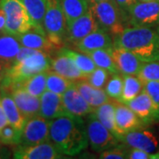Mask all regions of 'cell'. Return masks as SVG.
Here are the masks:
<instances>
[{
	"label": "cell",
	"mask_w": 159,
	"mask_h": 159,
	"mask_svg": "<svg viewBox=\"0 0 159 159\" xmlns=\"http://www.w3.org/2000/svg\"><path fill=\"white\" fill-rule=\"evenodd\" d=\"M50 142L61 155L75 156L80 153L89 143L81 118L65 115L50 120Z\"/></svg>",
	"instance_id": "6da1fadb"
},
{
	"label": "cell",
	"mask_w": 159,
	"mask_h": 159,
	"mask_svg": "<svg viewBox=\"0 0 159 159\" xmlns=\"http://www.w3.org/2000/svg\"><path fill=\"white\" fill-rule=\"evenodd\" d=\"M51 54L21 46L15 62L7 69L0 81L1 94L10 95L11 91L34 74L51 70Z\"/></svg>",
	"instance_id": "7a4b0ae2"
},
{
	"label": "cell",
	"mask_w": 159,
	"mask_h": 159,
	"mask_svg": "<svg viewBox=\"0 0 159 159\" xmlns=\"http://www.w3.org/2000/svg\"><path fill=\"white\" fill-rule=\"evenodd\" d=\"M113 46L131 51L142 62L159 61V30L148 27L125 28L114 37Z\"/></svg>",
	"instance_id": "3957f363"
},
{
	"label": "cell",
	"mask_w": 159,
	"mask_h": 159,
	"mask_svg": "<svg viewBox=\"0 0 159 159\" xmlns=\"http://www.w3.org/2000/svg\"><path fill=\"white\" fill-rule=\"evenodd\" d=\"M89 9L97 20L100 29L116 37L126 28L127 13L123 11L115 0L97 2L89 0Z\"/></svg>",
	"instance_id": "277c9868"
},
{
	"label": "cell",
	"mask_w": 159,
	"mask_h": 159,
	"mask_svg": "<svg viewBox=\"0 0 159 159\" xmlns=\"http://www.w3.org/2000/svg\"><path fill=\"white\" fill-rule=\"evenodd\" d=\"M43 29L49 42L55 50H60L64 47L66 20L60 0H47Z\"/></svg>",
	"instance_id": "5b68a950"
},
{
	"label": "cell",
	"mask_w": 159,
	"mask_h": 159,
	"mask_svg": "<svg viewBox=\"0 0 159 159\" xmlns=\"http://www.w3.org/2000/svg\"><path fill=\"white\" fill-rule=\"evenodd\" d=\"M0 7L6 16L5 33L17 35L33 28L31 18L21 0H0Z\"/></svg>",
	"instance_id": "8992f818"
},
{
	"label": "cell",
	"mask_w": 159,
	"mask_h": 159,
	"mask_svg": "<svg viewBox=\"0 0 159 159\" xmlns=\"http://www.w3.org/2000/svg\"><path fill=\"white\" fill-rule=\"evenodd\" d=\"M86 130L91 148L96 152H102L119 144V140L99 121L95 112L88 115Z\"/></svg>",
	"instance_id": "52a82bcc"
},
{
	"label": "cell",
	"mask_w": 159,
	"mask_h": 159,
	"mask_svg": "<svg viewBox=\"0 0 159 159\" xmlns=\"http://www.w3.org/2000/svg\"><path fill=\"white\" fill-rule=\"evenodd\" d=\"M132 27L153 28L159 25V1H138L127 12Z\"/></svg>",
	"instance_id": "ba28073f"
},
{
	"label": "cell",
	"mask_w": 159,
	"mask_h": 159,
	"mask_svg": "<svg viewBox=\"0 0 159 159\" xmlns=\"http://www.w3.org/2000/svg\"><path fill=\"white\" fill-rule=\"evenodd\" d=\"M98 29L99 26L97 20L92 11L89 9L82 16L76 19L66 27L65 43L74 47L80 40Z\"/></svg>",
	"instance_id": "9c48e42d"
},
{
	"label": "cell",
	"mask_w": 159,
	"mask_h": 159,
	"mask_svg": "<svg viewBox=\"0 0 159 159\" xmlns=\"http://www.w3.org/2000/svg\"><path fill=\"white\" fill-rule=\"evenodd\" d=\"M50 142V120L36 115L27 119L21 134L22 145Z\"/></svg>",
	"instance_id": "30bf717a"
},
{
	"label": "cell",
	"mask_w": 159,
	"mask_h": 159,
	"mask_svg": "<svg viewBox=\"0 0 159 159\" xmlns=\"http://www.w3.org/2000/svg\"><path fill=\"white\" fill-rule=\"evenodd\" d=\"M147 125L159 123V109L152 99L142 90L136 97L125 103Z\"/></svg>",
	"instance_id": "8fae6325"
},
{
	"label": "cell",
	"mask_w": 159,
	"mask_h": 159,
	"mask_svg": "<svg viewBox=\"0 0 159 159\" xmlns=\"http://www.w3.org/2000/svg\"><path fill=\"white\" fill-rule=\"evenodd\" d=\"M115 121L120 138L129 132L146 127V125L125 103L117 100H115Z\"/></svg>",
	"instance_id": "7c38bea8"
},
{
	"label": "cell",
	"mask_w": 159,
	"mask_h": 159,
	"mask_svg": "<svg viewBox=\"0 0 159 159\" xmlns=\"http://www.w3.org/2000/svg\"><path fill=\"white\" fill-rule=\"evenodd\" d=\"M13 157L17 159H57L62 158V155L51 142L34 145H21L18 147Z\"/></svg>",
	"instance_id": "4fadbf2b"
},
{
	"label": "cell",
	"mask_w": 159,
	"mask_h": 159,
	"mask_svg": "<svg viewBox=\"0 0 159 159\" xmlns=\"http://www.w3.org/2000/svg\"><path fill=\"white\" fill-rule=\"evenodd\" d=\"M62 101L64 107L70 116L82 118L95 111V109L88 103L74 84L64 93Z\"/></svg>",
	"instance_id": "5bb4252c"
},
{
	"label": "cell",
	"mask_w": 159,
	"mask_h": 159,
	"mask_svg": "<svg viewBox=\"0 0 159 159\" xmlns=\"http://www.w3.org/2000/svg\"><path fill=\"white\" fill-rule=\"evenodd\" d=\"M119 142L125 143L129 148L142 149L148 153H153L158 148L157 138L145 128L125 134L120 138Z\"/></svg>",
	"instance_id": "9a60e30c"
},
{
	"label": "cell",
	"mask_w": 159,
	"mask_h": 159,
	"mask_svg": "<svg viewBox=\"0 0 159 159\" xmlns=\"http://www.w3.org/2000/svg\"><path fill=\"white\" fill-rule=\"evenodd\" d=\"M113 47V41L111 34L102 29H97L96 31L88 34L82 40L74 46L77 51L82 53H88L97 50H110Z\"/></svg>",
	"instance_id": "2e32d148"
},
{
	"label": "cell",
	"mask_w": 159,
	"mask_h": 159,
	"mask_svg": "<svg viewBox=\"0 0 159 159\" xmlns=\"http://www.w3.org/2000/svg\"><path fill=\"white\" fill-rule=\"evenodd\" d=\"M119 71L122 74L137 75L142 66V60L131 51L122 48L112 47L109 50Z\"/></svg>",
	"instance_id": "e0dca14e"
},
{
	"label": "cell",
	"mask_w": 159,
	"mask_h": 159,
	"mask_svg": "<svg viewBox=\"0 0 159 159\" xmlns=\"http://www.w3.org/2000/svg\"><path fill=\"white\" fill-rule=\"evenodd\" d=\"M39 115L48 120L68 115L63 104L62 96L46 89L40 97Z\"/></svg>",
	"instance_id": "ac0fdd59"
},
{
	"label": "cell",
	"mask_w": 159,
	"mask_h": 159,
	"mask_svg": "<svg viewBox=\"0 0 159 159\" xmlns=\"http://www.w3.org/2000/svg\"><path fill=\"white\" fill-rule=\"evenodd\" d=\"M10 95L26 119L39 115L40 97L32 96L20 87L12 89Z\"/></svg>",
	"instance_id": "d6986e66"
},
{
	"label": "cell",
	"mask_w": 159,
	"mask_h": 159,
	"mask_svg": "<svg viewBox=\"0 0 159 159\" xmlns=\"http://www.w3.org/2000/svg\"><path fill=\"white\" fill-rule=\"evenodd\" d=\"M51 69L55 73L74 81L79 80H85L87 77V74H83L78 68V66L75 65L74 61L71 57L59 51L57 57L51 58Z\"/></svg>",
	"instance_id": "ffe728a7"
},
{
	"label": "cell",
	"mask_w": 159,
	"mask_h": 159,
	"mask_svg": "<svg viewBox=\"0 0 159 159\" xmlns=\"http://www.w3.org/2000/svg\"><path fill=\"white\" fill-rule=\"evenodd\" d=\"M14 36L17 38L20 43L23 47L44 51L49 54H51L52 51H55L53 46L49 42L46 34L34 29V28H32L29 31L24 34H17Z\"/></svg>",
	"instance_id": "44dd1931"
},
{
	"label": "cell",
	"mask_w": 159,
	"mask_h": 159,
	"mask_svg": "<svg viewBox=\"0 0 159 159\" xmlns=\"http://www.w3.org/2000/svg\"><path fill=\"white\" fill-rule=\"evenodd\" d=\"M21 44L12 34L5 32L0 33V61L10 68L15 62Z\"/></svg>",
	"instance_id": "7402d4cb"
},
{
	"label": "cell",
	"mask_w": 159,
	"mask_h": 159,
	"mask_svg": "<svg viewBox=\"0 0 159 159\" xmlns=\"http://www.w3.org/2000/svg\"><path fill=\"white\" fill-rule=\"evenodd\" d=\"M74 86L80 91L81 96L93 109H96L103 103L110 101V97L104 89H97L91 86L86 80L74 81Z\"/></svg>",
	"instance_id": "603a6c76"
},
{
	"label": "cell",
	"mask_w": 159,
	"mask_h": 159,
	"mask_svg": "<svg viewBox=\"0 0 159 159\" xmlns=\"http://www.w3.org/2000/svg\"><path fill=\"white\" fill-rule=\"evenodd\" d=\"M1 105L4 109V111L8 119L9 125H12L16 129L22 131L24 125L27 121L26 118L19 110L16 103L11 95L1 94Z\"/></svg>",
	"instance_id": "cb8c5ba5"
},
{
	"label": "cell",
	"mask_w": 159,
	"mask_h": 159,
	"mask_svg": "<svg viewBox=\"0 0 159 159\" xmlns=\"http://www.w3.org/2000/svg\"><path fill=\"white\" fill-rule=\"evenodd\" d=\"M21 2L31 18L33 28L45 34L43 29V19L47 7V0H21Z\"/></svg>",
	"instance_id": "d4e9b609"
},
{
	"label": "cell",
	"mask_w": 159,
	"mask_h": 159,
	"mask_svg": "<svg viewBox=\"0 0 159 159\" xmlns=\"http://www.w3.org/2000/svg\"><path fill=\"white\" fill-rule=\"evenodd\" d=\"M95 114L99 121L119 141L120 135L115 121V101H108L95 110Z\"/></svg>",
	"instance_id": "484cf974"
},
{
	"label": "cell",
	"mask_w": 159,
	"mask_h": 159,
	"mask_svg": "<svg viewBox=\"0 0 159 159\" xmlns=\"http://www.w3.org/2000/svg\"><path fill=\"white\" fill-rule=\"evenodd\" d=\"M66 20V27L89 9V0H60Z\"/></svg>",
	"instance_id": "4316f807"
},
{
	"label": "cell",
	"mask_w": 159,
	"mask_h": 159,
	"mask_svg": "<svg viewBox=\"0 0 159 159\" xmlns=\"http://www.w3.org/2000/svg\"><path fill=\"white\" fill-rule=\"evenodd\" d=\"M144 84L137 75L123 74V91L119 102L126 103L136 97L142 90Z\"/></svg>",
	"instance_id": "83f0119b"
},
{
	"label": "cell",
	"mask_w": 159,
	"mask_h": 159,
	"mask_svg": "<svg viewBox=\"0 0 159 159\" xmlns=\"http://www.w3.org/2000/svg\"><path fill=\"white\" fill-rule=\"evenodd\" d=\"M58 51L71 57L74 61L75 65L78 66V68L83 74L87 75L92 73L97 68L95 62L88 54L80 52V51H74L73 50H70V48H67V47H63Z\"/></svg>",
	"instance_id": "f1b7e54d"
},
{
	"label": "cell",
	"mask_w": 159,
	"mask_h": 159,
	"mask_svg": "<svg viewBox=\"0 0 159 159\" xmlns=\"http://www.w3.org/2000/svg\"><path fill=\"white\" fill-rule=\"evenodd\" d=\"M74 81L64 77L54 71H47L46 77V89L50 90L57 95L63 96L64 93L74 86Z\"/></svg>",
	"instance_id": "f546056e"
},
{
	"label": "cell",
	"mask_w": 159,
	"mask_h": 159,
	"mask_svg": "<svg viewBox=\"0 0 159 159\" xmlns=\"http://www.w3.org/2000/svg\"><path fill=\"white\" fill-rule=\"evenodd\" d=\"M46 77L47 71L34 74L21 82L19 87L24 89L34 97H41L43 92L46 90Z\"/></svg>",
	"instance_id": "4dcf8cb0"
},
{
	"label": "cell",
	"mask_w": 159,
	"mask_h": 159,
	"mask_svg": "<svg viewBox=\"0 0 159 159\" xmlns=\"http://www.w3.org/2000/svg\"><path fill=\"white\" fill-rule=\"evenodd\" d=\"M85 54H88L93 59L97 67L107 70L111 74L119 73V69L114 62L109 50L101 49V50L90 51Z\"/></svg>",
	"instance_id": "1f68e13d"
},
{
	"label": "cell",
	"mask_w": 159,
	"mask_h": 159,
	"mask_svg": "<svg viewBox=\"0 0 159 159\" xmlns=\"http://www.w3.org/2000/svg\"><path fill=\"white\" fill-rule=\"evenodd\" d=\"M104 90L111 98L119 101L123 91V75L119 73L111 74Z\"/></svg>",
	"instance_id": "d6a6232c"
},
{
	"label": "cell",
	"mask_w": 159,
	"mask_h": 159,
	"mask_svg": "<svg viewBox=\"0 0 159 159\" xmlns=\"http://www.w3.org/2000/svg\"><path fill=\"white\" fill-rule=\"evenodd\" d=\"M137 77L142 82L159 80V61L144 62L139 70Z\"/></svg>",
	"instance_id": "836d02e7"
},
{
	"label": "cell",
	"mask_w": 159,
	"mask_h": 159,
	"mask_svg": "<svg viewBox=\"0 0 159 159\" xmlns=\"http://www.w3.org/2000/svg\"><path fill=\"white\" fill-rule=\"evenodd\" d=\"M21 134L11 125H7L0 131V143L6 145H19L21 143Z\"/></svg>",
	"instance_id": "e575fe53"
},
{
	"label": "cell",
	"mask_w": 159,
	"mask_h": 159,
	"mask_svg": "<svg viewBox=\"0 0 159 159\" xmlns=\"http://www.w3.org/2000/svg\"><path fill=\"white\" fill-rule=\"evenodd\" d=\"M110 76L111 74L107 70L97 67L92 73L88 74L85 80L91 86L97 89H104Z\"/></svg>",
	"instance_id": "d590c367"
},
{
	"label": "cell",
	"mask_w": 159,
	"mask_h": 159,
	"mask_svg": "<svg viewBox=\"0 0 159 159\" xmlns=\"http://www.w3.org/2000/svg\"><path fill=\"white\" fill-rule=\"evenodd\" d=\"M129 147L124 144H118L114 146L113 148L105 149L102 151L100 155L101 159H125L127 158Z\"/></svg>",
	"instance_id": "8d00e7d4"
},
{
	"label": "cell",
	"mask_w": 159,
	"mask_h": 159,
	"mask_svg": "<svg viewBox=\"0 0 159 159\" xmlns=\"http://www.w3.org/2000/svg\"><path fill=\"white\" fill-rule=\"evenodd\" d=\"M143 84V90H145L159 109V80H149Z\"/></svg>",
	"instance_id": "74e56055"
},
{
	"label": "cell",
	"mask_w": 159,
	"mask_h": 159,
	"mask_svg": "<svg viewBox=\"0 0 159 159\" xmlns=\"http://www.w3.org/2000/svg\"><path fill=\"white\" fill-rule=\"evenodd\" d=\"M127 158L130 159H151V153L139 148H130L128 149Z\"/></svg>",
	"instance_id": "f35d334b"
},
{
	"label": "cell",
	"mask_w": 159,
	"mask_h": 159,
	"mask_svg": "<svg viewBox=\"0 0 159 159\" xmlns=\"http://www.w3.org/2000/svg\"><path fill=\"white\" fill-rule=\"evenodd\" d=\"M115 2L118 4V6L125 11V12H128L129 9L134 4H136L138 0H115Z\"/></svg>",
	"instance_id": "ab89813d"
},
{
	"label": "cell",
	"mask_w": 159,
	"mask_h": 159,
	"mask_svg": "<svg viewBox=\"0 0 159 159\" xmlns=\"http://www.w3.org/2000/svg\"><path fill=\"white\" fill-rule=\"evenodd\" d=\"M7 125H9V122H8V119L6 118V115L5 113V111H4V109L2 107L1 102H0V131Z\"/></svg>",
	"instance_id": "60d3db41"
},
{
	"label": "cell",
	"mask_w": 159,
	"mask_h": 159,
	"mask_svg": "<svg viewBox=\"0 0 159 159\" xmlns=\"http://www.w3.org/2000/svg\"><path fill=\"white\" fill-rule=\"evenodd\" d=\"M6 16L4 10L0 7V33L4 32L6 29Z\"/></svg>",
	"instance_id": "b9f144b4"
},
{
	"label": "cell",
	"mask_w": 159,
	"mask_h": 159,
	"mask_svg": "<svg viewBox=\"0 0 159 159\" xmlns=\"http://www.w3.org/2000/svg\"><path fill=\"white\" fill-rule=\"evenodd\" d=\"M6 71H7L6 66L0 61V81L5 78V76H6Z\"/></svg>",
	"instance_id": "7bdbcfd3"
},
{
	"label": "cell",
	"mask_w": 159,
	"mask_h": 159,
	"mask_svg": "<svg viewBox=\"0 0 159 159\" xmlns=\"http://www.w3.org/2000/svg\"><path fill=\"white\" fill-rule=\"evenodd\" d=\"M139 1H142V2H149V1H159V0H139Z\"/></svg>",
	"instance_id": "ee69618b"
},
{
	"label": "cell",
	"mask_w": 159,
	"mask_h": 159,
	"mask_svg": "<svg viewBox=\"0 0 159 159\" xmlns=\"http://www.w3.org/2000/svg\"><path fill=\"white\" fill-rule=\"evenodd\" d=\"M94 1H97V2H102V1H109V0H94Z\"/></svg>",
	"instance_id": "f6af8a7d"
},
{
	"label": "cell",
	"mask_w": 159,
	"mask_h": 159,
	"mask_svg": "<svg viewBox=\"0 0 159 159\" xmlns=\"http://www.w3.org/2000/svg\"><path fill=\"white\" fill-rule=\"evenodd\" d=\"M0 100H1V89H0Z\"/></svg>",
	"instance_id": "bcb514c9"
},
{
	"label": "cell",
	"mask_w": 159,
	"mask_h": 159,
	"mask_svg": "<svg viewBox=\"0 0 159 159\" xmlns=\"http://www.w3.org/2000/svg\"><path fill=\"white\" fill-rule=\"evenodd\" d=\"M158 30H159V28H158Z\"/></svg>",
	"instance_id": "7dc6e473"
}]
</instances>
